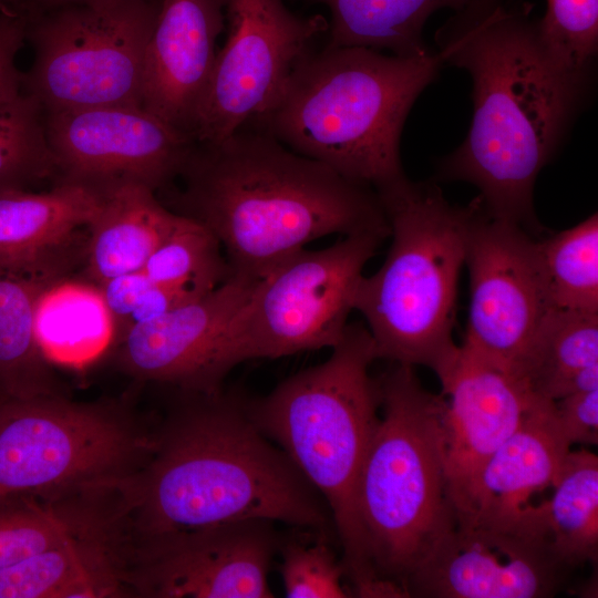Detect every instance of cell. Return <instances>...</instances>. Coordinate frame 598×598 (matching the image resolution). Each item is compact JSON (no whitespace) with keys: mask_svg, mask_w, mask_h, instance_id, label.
I'll use <instances>...</instances> for the list:
<instances>
[{"mask_svg":"<svg viewBox=\"0 0 598 598\" xmlns=\"http://www.w3.org/2000/svg\"><path fill=\"white\" fill-rule=\"evenodd\" d=\"M525 0H471L436 32L444 62L473 82V120L439 166L444 181L480 190L492 217L539 231L534 186L582 101L587 75L561 68L544 47Z\"/></svg>","mask_w":598,"mask_h":598,"instance_id":"6da1fadb","label":"cell"},{"mask_svg":"<svg viewBox=\"0 0 598 598\" xmlns=\"http://www.w3.org/2000/svg\"><path fill=\"white\" fill-rule=\"evenodd\" d=\"M467 235L470 305L463 344L518 375L550 309L537 240L522 226L489 216L478 197Z\"/></svg>","mask_w":598,"mask_h":598,"instance_id":"7c38bea8","label":"cell"},{"mask_svg":"<svg viewBox=\"0 0 598 598\" xmlns=\"http://www.w3.org/2000/svg\"><path fill=\"white\" fill-rule=\"evenodd\" d=\"M538 32L561 68L588 75L598 47V0H546Z\"/></svg>","mask_w":598,"mask_h":598,"instance_id":"1f68e13d","label":"cell"},{"mask_svg":"<svg viewBox=\"0 0 598 598\" xmlns=\"http://www.w3.org/2000/svg\"><path fill=\"white\" fill-rule=\"evenodd\" d=\"M23 1L35 8H50V7H58L62 4L73 3V2H80L84 0H23Z\"/></svg>","mask_w":598,"mask_h":598,"instance_id":"8d00e7d4","label":"cell"},{"mask_svg":"<svg viewBox=\"0 0 598 598\" xmlns=\"http://www.w3.org/2000/svg\"><path fill=\"white\" fill-rule=\"evenodd\" d=\"M56 174L45 111L16 65L0 73V192Z\"/></svg>","mask_w":598,"mask_h":598,"instance_id":"484cf974","label":"cell"},{"mask_svg":"<svg viewBox=\"0 0 598 598\" xmlns=\"http://www.w3.org/2000/svg\"><path fill=\"white\" fill-rule=\"evenodd\" d=\"M155 430L103 402L58 393L0 401V498L58 501L106 491L140 468Z\"/></svg>","mask_w":598,"mask_h":598,"instance_id":"ba28073f","label":"cell"},{"mask_svg":"<svg viewBox=\"0 0 598 598\" xmlns=\"http://www.w3.org/2000/svg\"><path fill=\"white\" fill-rule=\"evenodd\" d=\"M60 182L99 192L137 183L155 193L183 171L195 141L142 106L101 105L45 112Z\"/></svg>","mask_w":598,"mask_h":598,"instance_id":"5bb4252c","label":"cell"},{"mask_svg":"<svg viewBox=\"0 0 598 598\" xmlns=\"http://www.w3.org/2000/svg\"><path fill=\"white\" fill-rule=\"evenodd\" d=\"M434 372L442 385L447 492L457 522L468 513L486 461L546 399L465 344Z\"/></svg>","mask_w":598,"mask_h":598,"instance_id":"2e32d148","label":"cell"},{"mask_svg":"<svg viewBox=\"0 0 598 598\" xmlns=\"http://www.w3.org/2000/svg\"><path fill=\"white\" fill-rule=\"evenodd\" d=\"M158 3L84 0L30 6L27 40L33 62L23 79L44 111L142 106L144 59Z\"/></svg>","mask_w":598,"mask_h":598,"instance_id":"9c48e42d","label":"cell"},{"mask_svg":"<svg viewBox=\"0 0 598 598\" xmlns=\"http://www.w3.org/2000/svg\"><path fill=\"white\" fill-rule=\"evenodd\" d=\"M443 62L439 52L401 56L326 44L306 54L275 107L251 127L379 192L406 177L403 125Z\"/></svg>","mask_w":598,"mask_h":598,"instance_id":"5b68a950","label":"cell"},{"mask_svg":"<svg viewBox=\"0 0 598 598\" xmlns=\"http://www.w3.org/2000/svg\"><path fill=\"white\" fill-rule=\"evenodd\" d=\"M324 4L330 12L329 45L363 47L413 56L430 50L423 28L442 8L454 11L471 0H306Z\"/></svg>","mask_w":598,"mask_h":598,"instance_id":"d4e9b609","label":"cell"},{"mask_svg":"<svg viewBox=\"0 0 598 598\" xmlns=\"http://www.w3.org/2000/svg\"><path fill=\"white\" fill-rule=\"evenodd\" d=\"M97 289L117 342L133 328L193 301L152 280L142 270L109 279Z\"/></svg>","mask_w":598,"mask_h":598,"instance_id":"d6a6232c","label":"cell"},{"mask_svg":"<svg viewBox=\"0 0 598 598\" xmlns=\"http://www.w3.org/2000/svg\"><path fill=\"white\" fill-rule=\"evenodd\" d=\"M554 415L569 445L598 443V389L576 392L554 401Z\"/></svg>","mask_w":598,"mask_h":598,"instance_id":"e575fe53","label":"cell"},{"mask_svg":"<svg viewBox=\"0 0 598 598\" xmlns=\"http://www.w3.org/2000/svg\"><path fill=\"white\" fill-rule=\"evenodd\" d=\"M7 2H8V0H0V9L3 8Z\"/></svg>","mask_w":598,"mask_h":598,"instance_id":"74e56055","label":"cell"},{"mask_svg":"<svg viewBox=\"0 0 598 598\" xmlns=\"http://www.w3.org/2000/svg\"><path fill=\"white\" fill-rule=\"evenodd\" d=\"M258 279L233 274L207 295L130 330L120 341L122 368L140 381L182 393L221 390L229 324Z\"/></svg>","mask_w":598,"mask_h":598,"instance_id":"e0dca14e","label":"cell"},{"mask_svg":"<svg viewBox=\"0 0 598 598\" xmlns=\"http://www.w3.org/2000/svg\"><path fill=\"white\" fill-rule=\"evenodd\" d=\"M103 193L60 182L44 193L0 192V255L34 259L51 255L100 210Z\"/></svg>","mask_w":598,"mask_h":598,"instance_id":"603a6c76","label":"cell"},{"mask_svg":"<svg viewBox=\"0 0 598 598\" xmlns=\"http://www.w3.org/2000/svg\"><path fill=\"white\" fill-rule=\"evenodd\" d=\"M48 257L0 255V401L58 393L34 327L40 297L59 280Z\"/></svg>","mask_w":598,"mask_h":598,"instance_id":"44dd1931","label":"cell"},{"mask_svg":"<svg viewBox=\"0 0 598 598\" xmlns=\"http://www.w3.org/2000/svg\"><path fill=\"white\" fill-rule=\"evenodd\" d=\"M99 519V502L91 494L58 501L1 497L0 569L61 543Z\"/></svg>","mask_w":598,"mask_h":598,"instance_id":"f1b7e54d","label":"cell"},{"mask_svg":"<svg viewBox=\"0 0 598 598\" xmlns=\"http://www.w3.org/2000/svg\"><path fill=\"white\" fill-rule=\"evenodd\" d=\"M59 281V280H58ZM35 336L50 361L79 363L87 360L112 333L101 293L75 285L45 289L35 310Z\"/></svg>","mask_w":598,"mask_h":598,"instance_id":"83f0119b","label":"cell"},{"mask_svg":"<svg viewBox=\"0 0 598 598\" xmlns=\"http://www.w3.org/2000/svg\"><path fill=\"white\" fill-rule=\"evenodd\" d=\"M550 309L598 313V216L537 240Z\"/></svg>","mask_w":598,"mask_h":598,"instance_id":"f546056e","label":"cell"},{"mask_svg":"<svg viewBox=\"0 0 598 598\" xmlns=\"http://www.w3.org/2000/svg\"><path fill=\"white\" fill-rule=\"evenodd\" d=\"M225 3L159 0L146 47L142 106L192 138L225 29Z\"/></svg>","mask_w":598,"mask_h":598,"instance_id":"ac0fdd59","label":"cell"},{"mask_svg":"<svg viewBox=\"0 0 598 598\" xmlns=\"http://www.w3.org/2000/svg\"><path fill=\"white\" fill-rule=\"evenodd\" d=\"M176 181L181 187L163 189L168 208L207 228L235 275L260 279L329 235L390 236L375 189L257 127L195 142Z\"/></svg>","mask_w":598,"mask_h":598,"instance_id":"3957f363","label":"cell"},{"mask_svg":"<svg viewBox=\"0 0 598 598\" xmlns=\"http://www.w3.org/2000/svg\"><path fill=\"white\" fill-rule=\"evenodd\" d=\"M570 445L554 415V401L534 408L481 470L467 515L456 523L511 524L544 503L535 497L553 489Z\"/></svg>","mask_w":598,"mask_h":598,"instance_id":"d6986e66","label":"cell"},{"mask_svg":"<svg viewBox=\"0 0 598 598\" xmlns=\"http://www.w3.org/2000/svg\"><path fill=\"white\" fill-rule=\"evenodd\" d=\"M382 416L354 488L361 598L409 597L411 579L456 524L447 492L443 398L413 367L379 379Z\"/></svg>","mask_w":598,"mask_h":598,"instance_id":"277c9868","label":"cell"},{"mask_svg":"<svg viewBox=\"0 0 598 598\" xmlns=\"http://www.w3.org/2000/svg\"><path fill=\"white\" fill-rule=\"evenodd\" d=\"M343 237L327 248H305L258 279L229 324L230 370L251 359H278L340 341L363 269L385 239Z\"/></svg>","mask_w":598,"mask_h":598,"instance_id":"30bf717a","label":"cell"},{"mask_svg":"<svg viewBox=\"0 0 598 598\" xmlns=\"http://www.w3.org/2000/svg\"><path fill=\"white\" fill-rule=\"evenodd\" d=\"M31 7L22 0H9L0 9V73L16 65L14 60L27 41Z\"/></svg>","mask_w":598,"mask_h":598,"instance_id":"d590c367","label":"cell"},{"mask_svg":"<svg viewBox=\"0 0 598 598\" xmlns=\"http://www.w3.org/2000/svg\"><path fill=\"white\" fill-rule=\"evenodd\" d=\"M518 375L550 401L598 389V313L549 309Z\"/></svg>","mask_w":598,"mask_h":598,"instance_id":"cb8c5ba5","label":"cell"},{"mask_svg":"<svg viewBox=\"0 0 598 598\" xmlns=\"http://www.w3.org/2000/svg\"><path fill=\"white\" fill-rule=\"evenodd\" d=\"M126 596L122 563L103 518L0 569V598Z\"/></svg>","mask_w":598,"mask_h":598,"instance_id":"ffe728a7","label":"cell"},{"mask_svg":"<svg viewBox=\"0 0 598 598\" xmlns=\"http://www.w3.org/2000/svg\"><path fill=\"white\" fill-rule=\"evenodd\" d=\"M546 524L559 557L576 568L598 558V457L580 450L565 457L550 497Z\"/></svg>","mask_w":598,"mask_h":598,"instance_id":"4316f807","label":"cell"},{"mask_svg":"<svg viewBox=\"0 0 598 598\" xmlns=\"http://www.w3.org/2000/svg\"><path fill=\"white\" fill-rule=\"evenodd\" d=\"M574 569L553 546L544 504L511 524L456 523L413 575L409 597H553Z\"/></svg>","mask_w":598,"mask_h":598,"instance_id":"4fadbf2b","label":"cell"},{"mask_svg":"<svg viewBox=\"0 0 598 598\" xmlns=\"http://www.w3.org/2000/svg\"><path fill=\"white\" fill-rule=\"evenodd\" d=\"M392 238L383 265L354 296L378 359L435 371L453 352L458 279L474 203L452 205L431 183L408 177L377 192Z\"/></svg>","mask_w":598,"mask_h":598,"instance_id":"52a82bcc","label":"cell"},{"mask_svg":"<svg viewBox=\"0 0 598 598\" xmlns=\"http://www.w3.org/2000/svg\"><path fill=\"white\" fill-rule=\"evenodd\" d=\"M142 271L192 300L207 295L233 275L216 237L202 224L183 215Z\"/></svg>","mask_w":598,"mask_h":598,"instance_id":"4dcf8cb0","label":"cell"},{"mask_svg":"<svg viewBox=\"0 0 598 598\" xmlns=\"http://www.w3.org/2000/svg\"><path fill=\"white\" fill-rule=\"evenodd\" d=\"M282 563L280 573L286 597L346 598L349 589L342 585L346 577L341 560L323 540L306 544L288 540L279 545Z\"/></svg>","mask_w":598,"mask_h":598,"instance_id":"836d02e7","label":"cell"},{"mask_svg":"<svg viewBox=\"0 0 598 598\" xmlns=\"http://www.w3.org/2000/svg\"><path fill=\"white\" fill-rule=\"evenodd\" d=\"M145 463L111 491L121 555L154 538L265 520L323 530L329 509L238 393H182Z\"/></svg>","mask_w":598,"mask_h":598,"instance_id":"7a4b0ae2","label":"cell"},{"mask_svg":"<svg viewBox=\"0 0 598 598\" xmlns=\"http://www.w3.org/2000/svg\"><path fill=\"white\" fill-rule=\"evenodd\" d=\"M322 363L299 371L261 398H244L247 415L276 442L324 499L339 536L351 590L361 579L354 488L379 422L378 359L367 326L348 323Z\"/></svg>","mask_w":598,"mask_h":598,"instance_id":"8992f818","label":"cell"},{"mask_svg":"<svg viewBox=\"0 0 598 598\" xmlns=\"http://www.w3.org/2000/svg\"><path fill=\"white\" fill-rule=\"evenodd\" d=\"M102 193L100 210L87 226V271L97 286L142 270L179 216L143 184L125 183Z\"/></svg>","mask_w":598,"mask_h":598,"instance_id":"7402d4cb","label":"cell"},{"mask_svg":"<svg viewBox=\"0 0 598 598\" xmlns=\"http://www.w3.org/2000/svg\"><path fill=\"white\" fill-rule=\"evenodd\" d=\"M279 545L265 520L172 534L126 550L123 578L137 597L270 598L268 573Z\"/></svg>","mask_w":598,"mask_h":598,"instance_id":"9a60e30c","label":"cell"},{"mask_svg":"<svg viewBox=\"0 0 598 598\" xmlns=\"http://www.w3.org/2000/svg\"><path fill=\"white\" fill-rule=\"evenodd\" d=\"M225 23L226 39L193 128L198 143L224 140L266 116L312 42L328 30L323 17L298 16L283 0H226Z\"/></svg>","mask_w":598,"mask_h":598,"instance_id":"8fae6325","label":"cell"}]
</instances>
